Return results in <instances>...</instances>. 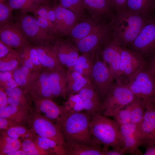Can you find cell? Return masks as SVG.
<instances>
[{"label":"cell","instance_id":"cell-1","mask_svg":"<svg viewBox=\"0 0 155 155\" xmlns=\"http://www.w3.org/2000/svg\"><path fill=\"white\" fill-rule=\"evenodd\" d=\"M149 20L137 13L125 9L116 11L109 23L111 37L121 47L127 48Z\"/></svg>","mask_w":155,"mask_h":155},{"label":"cell","instance_id":"cell-2","mask_svg":"<svg viewBox=\"0 0 155 155\" xmlns=\"http://www.w3.org/2000/svg\"><path fill=\"white\" fill-rule=\"evenodd\" d=\"M92 115L90 130L94 144L110 146L113 149L122 151L124 142L119 125L115 120L99 113Z\"/></svg>","mask_w":155,"mask_h":155},{"label":"cell","instance_id":"cell-3","mask_svg":"<svg viewBox=\"0 0 155 155\" xmlns=\"http://www.w3.org/2000/svg\"><path fill=\"white\" fill-rule=\"evenodd\" d=\"M91 115L82 111L68 115L61 125L65 142L95 145L90 133Z\"/></svg>","mask_w":155,"mask_h":155},{"label":"cell","instance_id":"cell-4","mask_svg":"<svg viewBox=\"0 0 155 155\" xmlns=\"http://www.w3.org/2000/svg\"><path fill=\"white\" fill-rule=\"evenodd\" d=\"M126 84L135 98L144 102L146 108L155 103V73L148 66L137 72Z\"/></svg>","mask_w":155,"mask_h":155},{"label":"cell","instance_id":"cell-5","mask_svg":"<svg viewBox=\"0 0 155 155\" xmlns=\"http://www.w3.org/2000/svg\"><path fill=\"white\" fill-rule=\"evenodd\" d=\"M135 98L126 84L116 83L102 102L101 111L105 117L113 116Z\"/></svg>","mask_w":155,"mask_h":155},{"label":"cell","instance_id":"cell-6","mask_svg":"<svg viewBox=\"0 0 155 155\" xmlns=\"http://www.w3.org/2000/svg\"><path fill=\"white\" fill-rule=\"evenodd\" d=\"M126 48L139 54L148 63L155 57V17L148 21Z\"/></svg>","mask_w":155,"mask_h":155},{"label":"cell","instance_id":"cell-7","mask_svg":"<svg viewBox=\"0 0 155 155\" xmlns=\"http://www.w3.org/2000/svg\"><path fill=\"white\" fill-rule=\"evenodd\" d=\"M15 23L28 40L38 45L46 44L53 35L47 32L38 24L36 18L27 13H18L14 16Z\"/></svg>","mask_w":155,"mask_h":155},{"label":"cell","instance_id":"cell-8","mask_svg":"<svg viewBox=\"0 0 155 155\" xmlns=\"http://www.w3.org/2000/svg\"><path fill=\"white\" fill-rule=\"evenodd\" d=\"M28 125L36 135L53 140L64 147L65 140L60 125L33 111Z\"/></svg>","mask_w":155,"mask_h":155},{"label":"cell","instance_id":"cell-9","mask_svg":"<svg viewBox=\"0 0 155 155\" xmlns=\"http://www.w3.org/2000/svg\"><path fill=\"white\" fill-rule=\"evenodd\" d=\"M148 65L138 54L127 48H122L119 68L120 83L127 84L137 72Z\"/></svg>","mask_w":155,"mask_h":155},{"label":"cell","instance_id":"cell-10","mask_svg":"<svg viewBox=\"0 0 155 155\" xmlns=\"http://www.w3.org/2000/svg\"><path fill=\"white\" fill-rule=\"evenodd\" d=\"M115 80L107 65L102 59H97L93 66L91 82L101 102L115 85Z\"/></svg>","mask_w":155,"mask_h":155},{"label":"cell","instance_id":"cell-11","mask_svg":"<svg viewBox=\"0 0 155 155\" xmlns=\"http://www.w3.org/2000/svg\"><path fill=\"white\" fill-rule=\"evenodd\" d=\"M31 98L34 105L33 111L60 125L71 112L65 106L57 104L52 99Z\"/></svg>","mask_w":155,"mask_h":155},{"label":"cell","instance_id":"cell-12","mask_svg":"<svg viewBox=\"0 0 155 155\" xmlns=\"http://www.w3.org/2000/svg\"><path fill=\"white\" fill-rule=\"evenodd\" d=\"M109 23H101L92 32L76 43L79 51L88 54L102 45L111 37Z\"/></svg>","mask_w":155,"mask_h":155},{"label":"cell","instance_id":"cell-13","mask_svg":"<svg viewBox=\"0 0 155 155\" xmlns=\"http://www.w3.org/2000/svg\"><path fill=\"white\" fill-rule=\"evenodd\" d=\"M104 45L101 52L102 59L107 65L116 82L120 83L119 68L122 47L111 37Z\"/></svg>","mask_w":155,"mask_h":155},{"label":"cell","instance_id":"cell-14","mask_svg":"<svg viewBox=\"0 0 155 155\" xmlns=\"http://www.w3.org/2000/svg\"><path fill=\"white\" fill-rule=\"evenodd\" d=\"M138 127L141 146L147 148L155 144V103L151 104L146 109Z\"/></svg>","mask_w":155,"mask_h":155},{"label":"cell","instance_id":"cell-15","mask_svg":"<svg viewBox=\"0 0 155 155\" xmlns=\"http://www.w3.org/2000/svg\"><path fill=\"white\" fill-rule=\"evenodd\" d=\"M120 129L124 142L122 152L125 154H142L139 150L141 142L138 125L130 123L120 126Z\"/></svg>","mask_w":155,"mask_h":155},{"label":"cell","instance_id":"cell-16","mask_svg":"<svg viewBox=\"0 0 155 155\" xmlns=\"http://www.w3.org/2000/svg\"><path fill=\"white\" fill-rule=\"evenodd\" d=\"M0 39L13 49H22L28 44V41L15 23H8L0 28Z\"/></svg>","mask_w":155,"mask_h":155},{"label":"cell","instance_id":"cell-17","mask_svg":"<svg viewBox=\"0 0 155 155\" xmlns=\"http://www.w3.org/2000/svg\"><path fill=\"white\" fill-rule=\"evenodd\" d=\"M53 48L63 65L66 67L68 70H73L79 56L76 46L70 41L65 40L56 42Z\"/></svg>","mask_w":155,"mask_h":155},{"label":"cell","instance_id":"cell-18","mask_svg":"<svg viewBox=\"0 0 155 155\" xmlns=\"http://www.w3.org/2000/svg\"><path fill=\"white\" fill-rule=\"evenodd\" d=\"M78 94L83 100L84 110L92 115L101 111L102 102L91 81L86 84Z\"/></svg>","mask_w":155,"mask_h":155},{"label":"cell","instance_id":"cell-19","mask_svg":"<svg viewBox=\"0 0 155 155\" xmlns=\"http://www.w3.org/2000/svg\"><path fill=\"white\" fill-rule=\"evenodd\" d=\"M49 72L39 74L26 90L31 98H48L53 97L49 78Z\"/></svg>","mask_w":155,"mask_h":155},{"label":"cell","instance_id":"cell-20","mask_svg":"<svg viewBox=\"0 0 155 155\" xmlns=\"http://www.w3.org/2000/svg\"><path fill=\"white\" fill-rule=\"evenodd\" d=\"M35 47L42 67H46L50 71L63 69V65L53 47L46 44L38 45Z\"/></svg>","mask_w":155,"mask_h":155},{"label":"cell","instance_id":"cell-21","mask_svg":"<svg viewBox=\"0 0 155 155\" xmlns=\"http://www.w3.org/2000/svg\"><path fill=\"white\" fill-rule=\"evenodd\" d=\"M49 78L53 97L67 96V72L63 69L50 71Z\"/></svg>","mask_w":155,"mask_h":155},{"label":"cell","instance_id":"cell-22","mask_svg":"<svg viewBox=\"0 0 155 155\" xmlns=\"http://www.w3.org/2000/svg\"><path fill=\"white\" fill-rule=\"evenodd\" d=\"M32 112L8 105L0 109V117L10 119L20 125H28Z\"/></svg>","mask_w":155,"mask_h":155},{"label":"cell","instance_id":"cell-23","mask_svg":"<svg viewBox=\"0 0 155 155\" xmlns=\"http://www.w3.org/2000/svg\"><path fill=\"white\" fill-rule=\"evenodd\" d=\"M155 0H127L124 9L137 13L146 20L154 17Z\"/></svg>","mask_w":155,"mask_h":155},{"label":"cell","instance_id":"cell-24","mask_svg":"<svg viewBox=\"0 0 155 155\" xmlns=\"http://www.w3.org/2000/svg\"><path fill=\"white\" fill-rule=\"evenodd\" d=\"M107 147L68 142H65L64 146L67 155H104Z\"/></svg>","mask_w":155,"mask_h":155},{"label":"cell","instance_id":"cell-25","mask_svg":"<svg viewBox=\"0 0 155 155\" xmlns=\"http://www.w3.org/2000/svg\"><path fill=\"white\" fill-rule=\"evenodd\" d=\"M91 81L89 79L73 70L67 71V96L77 94L86 84Z\"/></svg>","mask_w":155,"mask_h":155},{"label":"cell","instance_id":"cell-26","mask_svg":"<svg viewBox=\"0 0 155 155\" xmlns=\"http://www.w3.org/2000/svg\"><path fill=\"white\" fill-rule=\"evenodd\" d=\"M24 65L15 69L12 72L13 78L18 87L26 90L39 74Z\"/></svg>","mask_w":155,"mask_h":155},{"label":"cell","instance_id":"cell-27","mask_svg":"<svg viewBox=\"0 0 155 155\" xmlns=\"http://www.w3.org/2000/svg\"><path fill=\"white\" fill-rule=\"evenodd\" d=\"M101 23L92 19L82 21L75 25L69 34L76 43L93 32Z\"/></svg>","mask_w":155,"mask_h":155},{"label":"cell","instance_id":"cell-28","mask_svg":"<svg viewBox=\"0 0 155 155\" xmlns=\"http://www.w3.org/2000/svg\"><path fill=\"white\" fill-rule=\"evenodd\" d=\"M85 7L96 16L110 15L112 9L108 0H83Z\"/></svg>","mask_w":155,"mask_h":155},{"label":"cell","instance_id":"cell-29","mask_svg":"<svg viewBox=\"0 0 155 155\" xmlns=\"http://www.w3.org/2000/svg\"><path fill=\"white\" fill-rule=\"evenodd\" d=\"M34 141L40 148L53 155H66L64 147L53 140L37 135Z\"/></svg>","mask_w":155,"mask_h":155},{"label":"cell","instance_id":"cell-30","mask_svg":"<svg viewBox=\"0 0 155 155\" xmlns=\"http://www.w3.org/2000/svg\"><path fill=\"white\" fill-rule=\"evenodd\" d=\"M22 141L9 137L4 131L0 130V155L9 153L21 148Z\"/></svg>","mask_w":155,"mask_h":155},{"label":"cell","instance_id":"cell-31","mask_svg":"<svg viewBox=\"0 0 155 155\" xmlns=\"http://www.w3.org/2000/svg\"><path fill=\"white\" fill-rule=\"evenodd\" d=\"M88 54L84 53L79 56L74 66L73 70L91 80L93 62Z\"/></svg>","mask_w":155,"mask_h":155},{"label":"cell","instance_id":"cell-32","mask_svg":"<svg viewBox=\"0 0 155 155\" xmlns=\"http://www.w3.org/2000/svg\"><path fill=\"white\" fill-rule=\"evenodd\" d=\"M21 60V52L14 50L0 59V71H12L16 69Z\"/></svg>","mask_w":155,"mask_h":155},{"label":"cell","instance_id":"cell-33","mask_svg":"<svg viewBox=\"0 0 155 155\" xmlns=\"http://www.w3.org/2000/svg\"><path fill=\"white\" fill-rule=\"evenodd\" d=\"M9 137L22 141L25 139L34 140L37 135L30 129L19 125L3 130Z\"/></svg>","mask_w":155,"mask_h":155},{"label":"cell","instance_id":"cell-34","mask_svg":"<svg viewBox=\"0 0 155 155\" xmlns=\"http://www.w3.org/2000/svg\"><path fill=\"white\" fill-rule=\"evenodd\" d=\"M7 3L13 10L18 9L23 13H33L42 4L34 0H8Z\"/></svg>","mask_w":155,"mask_h":155},{"label":"cell","instance_id":"cell-35","mask_svg":"<svg viewBox=\"0 0 155 155\" xmlns=\"http://www.w3.org/2000/svg\"><path fill=\"white\" fill-rule=\"evenodd\" d=\"M131 110V123L139 125L144 117L146 108L140 99H135L130 104Z\"/></svg>","mask_w":155,"mask_h":155},{"label":"cell","instance_id":"cell-36","mask_svg":"<svg viewBox=\"0 0 155 155\" xmlns=\"http://www.w3.org/2000/svg\"><path fill=\"white\" fill-rule=\"evenodd\" d=\"M75 13L71 10L65 9L61 28L60 33L65 35L69 34L78 20Z\"/></svg>","mask_w":155,"mask_h":155},{"label":"cell","instance_id":"cell-37","mask_svg":"<svg viewBox=\"0 0 155 155\" xmlns=\"http://www.w3.org/2000/svg\"><path fill=\"white\" fill-rule=\"evenodd\" d=\"M61 6L74 13L78 20L84 14L85 7L83 0H60Z\"/></svg>","mask_w":155,"mask_h":155},{"label":"cell","instance_id":"cell-38","mask_svg":"<svg viewBox=\"0 0 155 155\" xmlns=\"http://www.w3.org/2000/svg\"><path fill=\"white\" fill-rule=\"evenodd\" d=\"M21 149L26 155H53L51 153L40 148L34 140L25 139L22 141Z\"/></svg>","mask_w":155,"mask_h":155},{"label":"cell","instance_id":"cell-39","mask_svg":"<svg viewBox=\"0 0 155 155\" xmlns=\"http://www.w3.org/2000/svg\"><path fill=\"white\" fill-rule=\"evenodd\" d=\"M130 104L120 109L113 116L114 120L120 126L131 122V110Z\"/></svg>","mask_w":155,"mask_h":155},{"label":"cell","instance_id":"cell-40","mask_svg":"<svg viewBox=\"0 0 155 155\" xmlns=\"http://www.w3.org/2000/svg\"><path fill=\"white\" fill-rule=\"evenodd\" d=\"M13 10L7 3L0 2V28L14 20Z\"/></svg>","mask_w":155,"mask_h":155},{"label":"cell","instance_id":"cell-41","mask_svg":"<svg viewBox=\"0 0 155 155\" xmlns=\"http://www.w3.org/2000/svg\"><path fill=\"white\" fill-rule=\"evenodd\" d=\"M7 101L8 105L33 111L32 100H26L14 97L7 96Z\"/></svg>","mask_w":155,"mask_h":155},{"label":"cell","instance_id":"cell-42","mask_svg":"<svg viewBox=\"0 0 155 155\" xmlns=\"http://www.w3.org/2000/svg\"><path fill=\"white\" fill-rule=\"evenodd\" d=\"M35 17L39 26L47 32L52 35L57 32L53 24L49 20L39 16Z\"/></svg>","mask_w":155,"mask_h":155},{"label":"cell","instance_id":"cell-43","mask_svg":"<svg viewBox=\"0 0 155 155\" xmlns=\"http://www.w3.org/2000/svg\"><path fill=\"white\" fill-rule=\"evenodd\" d=\"M28 44L26 45L21 49H22V53H21V60L23 61V65L31 70L36 71L37 69L35 67L29 54L28 48Z\"/></svg>","mask_w":155,"mask_h":155},{"label":"cell","instance_id":"cell-44","mask_svg":"<svg viewBox=\"0 0 155 155\" xmlns=\"http://www.w3.org/2000/svg\"><path fill=\"white\" fill-rule=\"evenodd\" d=\"M28 48L30 57L35 67L38 70L40 69L42 66L39 62L37 51L35 47L28 44Z\"/></svg>","mask_w":155,"mask_h":155},{"label":"cell","instance_id":"cell-45","mask_svg":"<svg viewBox=\"0 0 155 155\" xmlns=\"http://www.w3.org/2000/svg\"><path fill=\"white\" fill-rule=\"evenodd\" d=\"M82 99L78 93L70 95L68 96L64 106L71 112L75 105Z\"/></svg>","mask_w":155,"mask_h":155},{"label":"cell","instance_id":"cell-46","mask_svg":"<svg viewBox=\"0 0 155 155\" xmlns=\"http://www.w3.org/2000/svg\"><path fill=\"white\" fill-rule=\"evenodd\" d=\"M19 125H21L16 123L10 119L6 118L0 117V130H4Z\"/></svg>","mask_w":155,"mask_h":155},{"label":"cell","instance_id":"cell-47","mask_svg":"<svg viewBox=\"0 0 155 155\" xmlns=\"http://www.w3.org/2000/svg\"><path fill=\"white\" fill-rule=\"evenodd\" d=\"M127 0H108L112 9L115 11L124 9Z\"/></svg>","mask_w":155,"mask_h":155},{"label":"cell","instance_id":"cell-48","mask_svg":"<svg viewBox=\"0 0 155 155\" xmlns=\"http://www.w3.org/2000/svg\"><path fill=\"white\" fill-rule=\"evenodd\" d=\"M14 50L0 40V59L5 57Z\"/></svg>","mask_w":155,"mask_h":155},{"label":"cell","instance_id":"cell-49","mask_svg":"<svg viewBox=\"0 0 155 155\" xmlns=\"http://www.w3.org/2000/svg\"><path fill=\"white\" fill-rule=\"evenodd\" d=\"M8 105L7 96L3 88L0 87V109L5 107Z\"/></svg>","mask_w":155,"mask_h":155},{"label":"cell","instance_id":"cell-50","mask_svg":"<svg viewBox=\"0 0 155 155\" xmlns=\"http://www.w3.org/2000/svg\"><path fill=\"white\" fill-rule=\"evenodd\" d=\"M108 148L105 150L104 155H122L125 154L121 150L114 149L110 150Z\"/></svg>","mask_w":155,"mask_h":155},{"label":"cell","instance_id":"cell-51","mask_svg":"<svg viewBox=\"0 0 155 155\" xmlns=\"http://www.w3.org/2000/svg\"><path fill=\"white\" fill-rule=\"evenodd\" d=\"M144 155H155V144L151 145L146 148Z\"/></svg>","mask_w":155,"mask_h":155},{"label":"cell","instance_id":"cell-52","mask_svg":"<svg viewBox=\"0 0 155 155\" xmlns=\"http://www.w3.org/2000/svg\"><path fill=\"white\" fill-rule=\"evenodd\" d=\"M8 155H26L25 152L21 148L13 152H11Z\"/></svg>","mask_w":155,"mask_h":155},{"label":"cell","instance_id":"cell-53","mask_svg":"<svg viewBox=\"0 0 155 155\" xmlns=\"http://www.w3.org/2000/svg\"><path fill=\"white\" fill-rule=\"evenodd\" d=\"M148 66L155 73V57L148 63Z\"/></svg>","mask_w":155,"mask_h":155},{"label":"cell","instance_id":"cell-54","mask_svg":"<svg viewBox=\"0 0 155 155\" xmlns=\"http://www.w3.org/2000/svg\"><path fill=\"white\" fill-rule=\"evenodd\" d=\"M36 1L39 2L42 4L49 5L50 3V0H34Z\"/></svg>","mask_w":155,"mask_h":155},{"label":"cell","instance_id":"cell-55","mask_svg":"<svg viewBox=\"0 0 155 155\" xmlns=\"http://www.w3.org/2000/svg\"><path fill=\"white\" fill-rule=\"evenodd\" d=\"M6 0H0V2H4Z\"/></svg>","mask_w":155,"mask_h":155},{"label":"cell","instance_id":"cell-56","mask_svg":"<svg viewBox=\"0 0 155 155\" xmlns=\"http://www.w3.org/2000/svg\"></svg>","mask_w":155,"mask_h":155},{"label":"cell","instance_id":"cell-57","mask_svg":"<svg viewBox=\"0 0 155 155\" xmlns=\"http://www.w3.org/2000/svg\"></svg>","mask_w":155,"mask_h":155}]
</instances>
